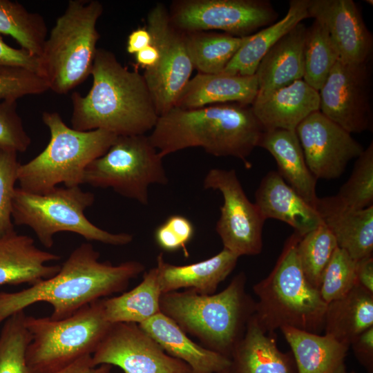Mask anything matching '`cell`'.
Wrapping results in <instances>:
<instances>
[{"label": "cell", "mask_w": 373, "mask_h": 373, "mask_svg": "<svg viewBox=\"0 0 373 373\" xmlns=\"http://www.w3.org/2000/svg\"><path fill=\"white\" fill-rule=\"evenodd\" d=\"M343 205L362 209L373 204V142L356 158L352 173L334 195Z\"/></svg>", "instance_id": "8d00e7d4"}, {"label": "cell", "mask_w": 373, "mask_h": 373, "mask_svg": "<svg viewBox=\"0 0 373 373\" xmlns=\"http://www.w3.org/2000/svg\"><path fill=\"white\" fill-rule=\"evenodd\" d=\"M351 373H355V372H351Z\"/></svg>", "instance_id": "816d5d0a"}, {"label": "cell", "mask_w": 373, "mask_h": 373, "mask_svg": "<svg viewBox=\"0 0 373 373\" xmlns=\"http://www.w3.org/2000/svg\"><path fill=\"white\" fill-rule=\"evenodd\" d=\"M152 42L151 35L146 27L139 28L132 31L127 39L126 50L129 54L137 52L148 46Z\"/></svg>", "instance_id": "7dc6e473"}, {"label": "cell", "mask_w": 373, "mask_h": 373, "mask_svg": "<svg viewBox=\"0 0 373 373\" xmlns=\"http://www.w3.org/2000/svg\"><path fill=\"white\" fill-rule=\"evenodd\" d=\"M99 256L92 244L82 243L55 276L19 291L0 292V324L39 302L52 306V319L66 318L97 300L123 292L145 269L139 261L113 265L100 261Z\"/></svg>", "instance_id": "6da1fadb"}, {"label": "cell", "mask_w": 373, "mask_h": 373, "mask_svg": "<svg viewBox=\"0 0 373 373\" xmlns=\"http://www.w3.org/2000/svg\"><path fill=\"white\" fill-rule=\"evenodd\" d=\"M373 327V293L360 285L327 304L325 334L350 347L362 332Z\"/></svg>", "instance_id": "f1b7e54d"}, {"label": "cell", "mask_w": 373, "mask_h": 373, "mask_svg": "<svg viewBox=\"0 0 373 373\" xmlns=\"http://www.w3.org/2000/svg\"><path fill=\"white\" fill-rule=\"evenodd\" d=\"M271 334L261 329L253 315L230 355L226 373H297L291 352H281Z\"/></svg>", "instance_id": "d4e9b609"}, {"label": "cell", "mask_w": 373, "mask_h": 373, "mask_svg": "<svg viewBox=\"0 0 373 373\" xmlns=\"http://www.w3.org/2000/svg\"><path fill=\"white\" fill-rule=\"evenodd\" d=\"M19 165L17 151L0 147V238L15 231L12 199Z\"/></svg>", "instance_id": "ab89813d"}, {"label": "cell", "mask_w": 373, "mask_h": 373, "mask_svg": "<svg viewBox=\"0 0 373 373\" xmlns=\"http://www.w3.org/2000/svg\"><path fill=\"white\" fill-rule=\"evenodd\" d=\"M257 93L256 75L240 76L198 73L186 83L175 106L193 109L227 103L251 105Z\"/></svg>", "instance_id": "cb8c5ba5"}, {"label": "cell", "mask_w": 373, "mask_h": 373, "mask_svg": "<svg viewBox=\"0 0 373 373\" xmlns=\"http://www.w3.org/2000/svg\"><path fill=\"white\" fill-rule=\"evenodd\" d=\"M139 325L168 354L186 363L191 373H218L227 370L230 365L229 358L193 341L162 312Z\"/></svg>", "instance_id": "484cf974"}, {"label": "cell", "mask_w": 373, "mask_h": 373, "mask_svg": "<svg viewBox=\"0 0 373 373\" xmlns=\"http://www.w3.org/2000/svg\"><path fill=\"white\" fill-rule=\"evenodd\" d=\"M368 62L338 60L318 90L319 111L350 133H362L372 126Z\"/></svg>", "instance_id": "5bb4252c"}, {"label": "cell", "mask_w": 373, "mask_h": 373, "mask_svg": "<svg viewBox=\"0 0 373 373\" xmlns=\"http://www.w3.org/2000/svg\"><path fill=\"white\" fill-rule=\"evenodd\" d=\"M307 28L302 22L280 38L260 61L255 75L256 98H262L304 75V46Z\"/></svg>", "instance_id": "603a6c76"}, {"label": "cell", "mask_w": 373, "mask_h": 373, "mask_svg": "<svg viewBox=\"0 0 373 373\" xmlns=\"http://www.w3.org/2000/svg\"><path fill=\"white\" fill-rule=\"evenodd\" d=\"M338 60V53L326 29L314 19L306 30L303 81L318 91Z\"/></svg>", "instance_id": "836d02e7"}, {"label": "cell", "mask_w": 373, "mask_h": 373, "mask_svg": "<svg viewBox=\"0 0 373 373\" xmlns=\"http://www.w3.org/2000/svg\"><path fill=\"white\" fill-rule=\"evenodd\" d=\"M358 361L369 372L373 370V327L360 334L351 343Z\"/></svg>", "instance_id": "ee69618b"}, {"label": "cell", "mask_w": 373, "mask_h": 373, "mask_svg": "<svg viewBox=\"0 0 373 373\" xmlns=\"http://www.w3.org/2000/svg\"><path fill=\"white\" fill-rule=\"evenodd\" d=\"M60 256L38 248L34 239L15 231L0 238V285L30 286L51 278L59 265H48Z\"/></svg>", "instance_id": "ac0fdd59"}, {"label": "cell", "mask_w": 373, "mask_h": 373, "mask_svg": "<svg viewBox=\"0 0 373 373\" xmlns=\"http://www.w3.org/2000/svg\"><path fill=\"white\" fill-rule=\"evenodd\" d=\"M315 209L333 233L338 247L355 260L372 256L373 205L354 209L331 196L318 198Z\"/></svg>", "instance_id": "ffe728a7"}, {"label": "cell", "mask_w": 373, "mask_h": 373, "mask_svg": "<svg viewBox=\"0 0 373 373\" xmlns=\"http://www.w3.org/2000/svg\"><path fill=\"white\" fill-rule=\"evenodd\" d=\"M307 13L325 27L341 61H370L372 35L352 0H307Z\"/></svg>", "instance_id": "e0dca14e"}, {"label": "cell", "mask_w": 373, "mask_h": 373, "mask_svg": "<svg viewBox=\"0 0 373 373\" xmlns=\"http://www.w3.org/2000/svg\"><path fill=\"white\" fill-rule=\"evenodd\" d=\"M227 372V370L226 371H223V372H218V373H226Z\"/></svg>", "instance_id": "f907efd6"}, {"label": "cell", "mask_w": 373, "mask_h": 373, "mask_svg": "<svg viewBox=\"0 0 373 373\" xmlns=\"http://www.w3.org/2000/svg\"><path fill=\"white\" fill-rule=\"evenodd\" d=\"M31 144L21 117L17 102L0 101V147L25 152Z\"/></svg>", "instance_id": "b9f144b4"}, {"label": "cell", "mask_w": 373, "mask_h": 373, "mask_svg": "<svg viewBox=\"0 0 373 373\" xmlns=\"http://www.w3.org/2000/svg\"><path fill=\"white\" fill-rule=\"evenodd\" d=\"M258 146L267 150L274 158L278 173L298 194L315 208L317 179L306 164L304 154L295 131L265 130Z\"/></svg>", "instance_id": "4316f807"}, {"label": "cell", "mask_w": 373, "mask_h": 373, "mask_svg": "<svg viewBox=\"0 0 373 373\" xmlns=\"http://www.w3.org/2000/svg\"><path fill=\"white\" fill-rule=\"evenodd\" d=\"M162 158L145 134L119 135L103 155L87 166L83 184L111 188L146 205L149 186L169 182Z\"/></svg>", "instance_id": "30bf717a"}, {"label": "cell", "mask_w": 373, "mask_h": 373, "mask_svg": "<svg viewBox=\"0 0 373 373\" xmlns=\"http://www.w3.org/2000/svg\"><path fill=\"white\" fill-rule=\"evenodd\" d=\"M158 50V59L142 74L158 116L175 106L194 69L189 55L184 32L171 23L169 10L163 3H156L148 12L146 27Z\"/></svg>", "instance_id": "8fae6325"}, {"label": "cell", "mask_w": 373, "mask_h": 373, "mask_svg": "<svg viewBox=\"0 0 373 373\" xmlns=\"http://www.w3.org/2000/svg\"><path fill=\"white\" fill-rule=\"evenodd\" d=\"M158 56V50L153 41L151 44L135 55L137 64L144 70L154 66L157 61Z\"/></svg>", "instance_id": "c3c4849f"}, {"label": "cell", "mask_w": 373, "mask_h": 373, "mask_svg": "<svg viewBox=\"0 0 373 373\" xmlns=\"http://www.w3.org/2000/svg\"><path fill=\"white\" fill-rule=\"evenodd\" d=\"M0 66L24 68L40 75L39 58L21 48L8 45L0 34Z\"/></svg>", "instance_id": "7bdbcfd3"}, {"label": "cell", "mask_w": 373, "mask_h": 373, "mask_svg": "<svg viewBox=\"0 0 373 373\" xmlns=\"http://www.w3.org/2000/svg\"><path fill=\"white\" fill-rule=\"evenodd\" d=\"M239 257L226 249L198 262L176 265L167 262L160 253L156 258L158 280L162 294L180 289L200 294H213L236 266Z\"/></svg>", "instance_id": "44dd1931"}, {"label": "cell", "mask_w": 373, "mask_h": 373, "mask_svg": "<svg viewBox=\"0 0 373 373\" xmlns=\"http://www.w3.org/2000/svg\"><path fill=\"white\" fill-rule=\"evenodd\" d=\"M44 17L29 12L17 1L0 0V34L12 37L32 55H41L47 39Z\"/></svg>", "instance_id": "d6a6232c"}, {"label": "cell", "mask_w": 373, "mask_h": 373, "mask_svg": "<svg viewBox=\"0 0 373 373\" xmlns=\"http://www.w3.org/2000/svg\"><path fill=\"white\" fill-rule=\"evenodd\" d=\"M24 311L6 318L0 332V373H32L26 361L30 335Z\"/></svg>", "instance_id": "d590c367"}, {"label": "cell", "mask_w": 373, "mask_h": 373, "mask_svg": "<svg viewBox=\"0 0 373 373\" xmlns=\"http://www.w3.org/2000/svg\"><path fill=\"white\" fill-rule=\"evenodd\" d=\"M356 275L357 283L373 293V258L367 256L356 260Z\"/></svg>", "instance_id": "bcb514c9"}, {"label": "cell", "mask_w": 373, "mask_h": 373, "mask_svg": "<svg viewBox=\"0 0 373 373\" xmlns=\"http://www.w3.org/2000/svg\"><path fill=\"white\" fill-rule=\"evenodd\" d=\"M95 366H117L124 373H191L182 361L168 354L138 324L112 323L94 353Z\"/></svg>", "instance_id": "9a60e30c"}, {"label": "cell", "mask_w": 373, "mask_h": 373, "mask_svg": "<svg viewBox=\"0 0 373 373\" xmlns=\"http://www.w3.org/2000/svg\"><path fill=\"white\" fill-rule=\"evenodd\" d=\"M365 2H368L367 3L372 5V1H365Z\"/></svg>", "instance_id": "681fc988"}, {"label": "cell", "mask_w": 373, "mask_h": 373, "mask_svg": "<svg viewBox=\"0 0 373 373\" xmlns=\"http://www.w3.org/2000/svg\"><path fill=\"white\" fill-rule=\"evenodd\" d=\"M246 282L241 271L218 294L191 289L162 294L160 311L200 345L229 358L255 312L256 300L247 292Z\"/></svg>", "instance_id": "277c9868"}, {"label": "cell", "mask_w": 373, "mask_h": 373, "mask_svg": "<svg viewBox=\"0 0 373 373\" xmlns=\"http://www.w3.org/2000/svg\"><path fill=\"white\" fill-rule=\"evenodd\" d=\"M295 131L307 167L317 180L339 178L347 164L364 151L351 133L319 111L306 117Z\"/></svg>", "instance_id": "2e32d148"}, {"label": "cell", "mask_w": 373, "mask_h": 373, "mask_svg": "<svg viewBox=\"0 0 373 373\" xmlns=\"http://www.w3.org/2000/svg\"><path fill=\"white\" fill-rule=\"evenodd\" d=\"M95 201L93 193L80 186L58 187L45 193H35L16 187L12 199V220L15 225L27 226L46 248L54 245L57 233H77L88 241L113 246L131 243L133 236L114 233L102 229L86 217L85 210Z\"/></svg>", "instance_id": "ba28073f"}, {"label": "cell", "mask_w": 373, "mask_h": 373, "mask_svg": "<svg viewBox=\"0 0 373 373\" xmlns=\"http://www.w3.org/2000/svg\"><path fill=\"white\" fill-rule=\"evenodd\" d=\"M203 186L219 191L223 197L216 226L223 248L239 258L260 254L265 220L246 195L236 171L212 169L205 175Z\"/></svg>", "instance_id": "4fadbf2b"}, {"label": "cell", "mask_w": 373, "mask_h": 373, "mask_svg": "<svg viewBox=\"0 0 373 373\" xmlns=\"http://www.w3.org/2000/svg\"><path fill=\"white\" fill-rule=\"evenodd\" d=\"M169 15L183 32L222 30L244 37L274 23L278 13L267 0H176Z\"/></svg>", "instance_id": "7c38bea8"}, {"label": "cell", "mask_w": 373, "mask_h": 373, "mask_svg": "<svg viewBox=\"0 0 373 373\" xmlns=\"http://www.w3.org/2000/svg\"><path fill=\"white\" fill-rule=\"evenodd\" d=\"M309 18L307 0H291L283 18L248 36L221 73L254 75L257 67L269 49L296 25Z\"/></svg>", "instance_id": "f546056e"}, {"label": "cell", "mask_w": 373, "mask_h": 373, "mask_svg": "<svg viewBox=\"0 0 373 373\" xmlns=\"http://www.w3.org/2000/svg\"><path fill=\"white\" fill-rule=\"evenodd\" d=\"M112 367L109 365L95 366L92 361V355H86L52 373H113Z\"/></svg>", "instance_id": "f6af8a7d"}, {"label": "cell", "mask_w": 373, "mask_h": 373, "mask_svg": "<svg viewBox=\"0 0 373 373\" xmlns=\"http://www.w3.org/2000/svg\"><path fill=\"white\" fill-rule=\"evenodd\" d=\"M255 204L262 218L283 221L303 237L323 221L316 209L307 202L277 171L267 173L255 193Z\"/></svg>", "instance_id": "d6986e66"}, {"label": "cell", "mask_w": 373, "mask_h": 373, "mask_svg": "<svg viewBox=\"0 0 373 373\" xmlns=\"http://www.w3.org/2000/svg\"><path fill=\"white\" fill-rule=\"evenodd\" d=\"M336 240L323 223L300 238L296 254L309 283L318 289L323 273L336 249Z\"/></svg>", "instance_id": "e575fe53"}, {"label": "cell", "mask_w": 373, "mask_h": 373, "mask_svg": "<svg viewBox=\"0 0 373 373\" xmlns=\"http://www.w3.org/2000/svg\"><path fill=\"white\" fill-rule=\"evenodd\" d=\"M247 37L214 31L184 32L193 67L199 73L205 74L221 73Z\"/></svg>", "instance_id": "1f68e13d"}, {"label": "cell", "mask_w": 373, "mask_h": 373, "mask_svg": "<svg viewBox=\"0 0 373 373\" xmlns=\"http://www.w3.org/2000/svg\"><path fill=\"white\" fill-rule=\"evenodd\" d=\"M300 238L294 232L272 271L253 286L258 298L254 316L266 333L285 326L318 334L324 329L327 303L300 267L296 254Z\"/></svg>", "instance_id": "5b68a950"}, {"label": "cell", "mask_w": 373, "mask_h": 373, "mask_svg": "<svg viewBox=\"0 0 373 373\" xmlns=\"http://www.w3.org/2000/svg\"><path fill=\"white\" fill-rule=\"evenodd\" d=\"M90 75L88 94L71 95L73 129H101L117 136L152 131L159 116L143 75L128 70L113 52L102 48L97 50Z\"/></svg>", "instance_id": "7a4b0ae2"}, {"label": "cell", "mask_w": 373, "mask_h": 373, "mask_svg": "<svg viewBox=\"0 0 373 373\" xmlns=\"http://www.w3.org/2000/svg\"><path fill=\"white\" fill-rule=\"evenodd\" d=\"M162 293L156 267L143 275L133 289L117 296L103 298L104 314L111 323L141 324L160 313Z\"/></svg>", "instance_id": "4dcf8cb0"}, {"label": "cell", "mask_w": 373, "mask_h": 373, "mask_svg": "<svg viewBox=\"0 0 373 373\" xmlns=\"http://www.w3.org/2000/svg\"><path fill=\"white\" fill-rule=\"evenodd\" d=\"M112 323L104 314L103 298L60 320L27 316L30 335L26 361L32 373H52L92 355Z\"/></svg>", "instance_id": "9c48e42d"}, {"label": "cell", "mask_w": 373, "mask_h": 373, "mask_svg": "<svg viewBox=\"0 0 373 373\" xmlns=\"http://www.w3.org/2000/svg\"><path fill=\"white\" fill-rule=\"evenodd\" d=\"M194 233V226L189 219L174 214L155 229L154 239L162 250L174 252L182 249L185 256H188L186 247L193 239Z\"/></svg>", "instance_id": "60d3db41"}, {"label": "cell", "mask_w": 373, "mask_h": 373, "mask_svg": "<svg viewBox=\"0 0 373 373\" xmlns=\"http://www.w3.org/2000/svg\"><path fill=\"white\" fill-rule=\"evenodd\" d=\"M356 262L344 250L336 249L318 288L327 304L345 296L358 284Z\"/></svg>", "instance_id": "74e56055"}, {"label": "cell", "mask_w": 373, "mask_h": 373, "mask_svg": "<svg viewBox=\"0 0 373 373\" xmlns=\"http://www.w3.org/2000/svg\"><path fill=\"white\" fill-rule=\"evenodd\" d=\"M41 118L50 131V141L17 170L19 188L31 193H45L61 183L66 187L80 186L87 166L103 155L117 137L101 129L75 130L57 112H44Z\"/></svg>", "instance_id": "8992f818"}, {"label": "cell", "mask_w": 373, "mask_h": 373, "mask_svg": "<svg viewBox=\"0 0 373 373\" xmlns=\"http://www.w3.org/2000/svg\"><path fill=\"white\" fill-rule=\"evenodd\" d=\"M251 106L264 131H295L306 117L319 111V94L300 79L265 97H256Z\"/></svg>", "instance_id": "7402d4cb"}, {"label": "cell", "mask_w": 373, "mask_h": 373, "mask_svg": "<svg viewBox=\"0 0 373 373\" xmlns=\"http://www.w3.org/2000/svg\"><path fill=\"white\" fill-rule=\"evenodd\" d=\"M48 90L46 79L39 73L21 67L0 66V101L17 102Z\"/></svg>", "instance_id": "f35d334b"}, {"label": "cell", "mask_w": 373, "mask_h": 373, "mask_svg": "<svg viewBox=\"0 0 373 373\" xmlns=\"http://www.w3.org/2000/svg\"><path fill=\"white\" fill-rule=\"evenodd\" d=\"M103 10L97 0H70L56 19L39 57L40 75L53 92L66 94L90 75Z\"/></svg>", "instance_id": "52a82bcc"}, {"label": "cell", "mask_w": 373, "mask_h": 373, "mask_svg": "<svg viewBox=\"0 0 373 373\" xmlns=\"http://www.w3.org/2000/svg\"><path fill=\"white\" fill-rule=\"evenodd\" d=\"M289 345L297 373H345L350 348L328 335L296 329H280Z\"/></svg>", "instance_id": "83f0119b"}, {"label": "cell", "mask_w": 373, "mask_h": 373, "mask_svg": "<svg viewBox=\"0 0 373 373\" xmlns=\"http://www.w3.org/2000/svg\"><path fill=\"white\" fill-rule=\"evenodd\" d=\"M263 131L251 105L227 103L193 109L174 106L159 116L149 137L162 157L200 147L217 157L238 158L250 168L248 157Z\"/></svg>", "instance_id": "3957f363"}]
</instances>
